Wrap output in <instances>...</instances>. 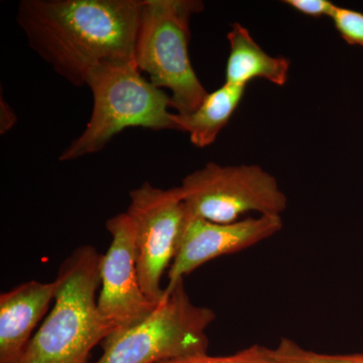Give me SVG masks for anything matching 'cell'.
Instances as JSON below:
<instances>
[{"instance_id":"6da1fadb","label":"cell","mask_w":363,"mask_h":363,"mask_svg":"<svg viewBox=\"0 0 363 363\" xmlns=\"http://www.w3.org/2000/svg\"><path fill=\"white\" fill-rule=\"evenodd\" d=\"M143 0H21L16 21L28 45L72 85L94 67L135 61Z\"/></svg>"},{"instance_id":"7a4b0ae2","label":"cell","mask_w":363,"mask_h":363,"mask_svg":"<svg viewBox=\"0 0 363 363\" xmlns=\"http://www.w3.org/2000/svg\"><path fill=\"white\" fill-rule=\"evenodd\" d=\"M101 257L84 245L62 264L54 308L18 363H87L91 350L108 337L96 300Z\"/></svg>"},{"instance_id":"3957f363","label":"cell","mask_w":363,"mask_h":363,"mask_svg":"<svg viewBox=\"0 0 363 363\" xmlns=\"http://www.w3.org/2000/svg\"><path fill=\"white\" fill-rule=\"evenodd\" d=\"M93 96L89 121L63 152L61 162L96 154L128 128L177 130L171 96L143 77L135 61L99 64L88 74Z\"/></svg>"},{"instance_id":"277c9868","label":"cell","mask_w":363,"mask_h":363,"mask_svg":"<svg viewBox=\"0 0 363 363\" xmlns=\"http://www.w3.org/2000/svg\"><path fill=\"white\" fill-rule=\"evenodd\" d=\"M204 9L199 0H143L135 62L150 83L171 92L181 116L199 107L208 95L189 55L191 20Z\"/></svg>"},{"instance_id":"5b68a950","label":"cell","mask_w":363,"mask_h":363,"mask_svg":"<svg viewBox=\"0 0 363 363\" xmlns=\"http://www.w3.org/2000/svg\"><path fill=\"white\" fill-rule=\"evenodd\" d=\"M213 310L193 304L184 279L142 323L102 342L104 354L97 363H160L164 360L205 354L209 347L207 329Z\"/></svg>"},{"instance_id":"8992f818","label":"cell","mask_w":363,"mask_h":363,"mask_svg":"<svg viewBox=\"0 0 363 363\" xmlns=\"http://www.w3.org/2000/svg\"><path fill=\"white\" fill-rule=\"evenodd\" d=\"M179 188L188 215L215 223H233L248 212L281 215L288 206L276 178L257 164L208 162Z\"/></svg>"},{"instance_id":"52a82bcc","label":"cell","mask_w":363,"mask_h":363,"mask_svg":"<svg viewBox=\"0 0 363 363\" xmlns=\"http://www.w3.org/2000/svg\"><path fill=\"white\" fill-rule=\"evenodd\" d=\"M128 212L135 233L136 255L143 293L155 304L164 298L162 274L178 252L187 210L180 188H156L145 182L131 190Z\"/></svg>"},{"instance_id":"ba28073f","label":"cell","mask_w":363,"mask_h":363,"mask_svg":"<svg viewBox=\"0 0 363 363\" xmlns=\"http://www.w3.org/2000/svg\"><path fill=\"white\" fill-rule=\"evenodd\" d=\"M111 247L101 257L98 312L109 331L117 335L147 319L157 308L143 293L136 255L135 227L128 213L106 222Z\"/></svg>"},{"instance_id":"9c48e42d","label":"cell","mask_w":363,"mask_h":363,"mask_svg":"<svg viewBox=\"0 0 363 363\" xmlns=\"http://www.w3.org/2000/svg\"><path fill=\"white\" fill-rule=\"evenodd\" d=\"M281 228V215H259L233 223H215L187 214L164 292L173 290L179 281L209 260L247 250Z\"/></svg>"},{"instance_id":"30bf717a","label":"cell","mask_w":363,"mask_h":363,"mask_svg":"<svg viewBox=\"0 0 363 363\" xmlns=\"http://www.w3.org/2000/svg\"><path fill=\"white\" fill-rule=\"evenodd\" d=\"M59 286L58 278L50 283L30 281L0 295V363L20 362Z\"/></svg>"},{"instance_id":"8fae6325","label":"cell","mask_w":363,"mask_h":363,"mask_svg":"<svg viewBox=\"0 0 363 363\" xmlns=\"http://www.w3.org/2000/svg\"><path fill=\"white\" fill-rule=\"evenodd\" d=\"M227 40L229 55L224 83L247 88L253 79H264L277 86L286 84L290 73V60L267 54L253 40L250 30L240 23L231 25Z\"/></svg>"},{"instance_id":"7c38bea8","label":"cell","mask_w":363,"mask_h":363,"mask_svg":"<svg viewBox=\"0 0 363 363\" xmlns=\"http://www.w3.org/2000/svg\"><path fill=\"white\" fill-rule=\"evenodd\" d=\"M245 92V87L224 83L218 89L208 93L199 107L191 113L181 116L175 112L177 130L188 133L195 147H209L240 106Z\"/></svg>"},{"instance_id":"4fadbf2b","label":"cell","mask_w":363,"mask_h":363,"mask_svg":"<svg viewBox=\"0 0 363 363\" xmlns=\"http://www.w3.org/2000/svg\"><path fill=\"white\" fill-rule=\"evenodd\" d=\"M300 346L284 339L277 348L252 345L227 357H210L205 354L164 360L160 363H305L301 357Z\"/></svg>"},{"instance_id":"5bb4252c","label":"cell","mask_w":363,"mask_h":363,"mask_svg":"<svg viewBox=\"0 0 363 363\" xmlns=\"http://www.w3.org/2000/svg\"><path fill=\"white\" fill-rule=\"evenodd\" d=\"M341 38L350 45L363 48V13L345 7L336 6L331 16Z\"/></svg>"},{"instance_id":"9a60e30c","label":"cell","mask_w":363,"mask_h":363,"mask_svg":"<svg viewBox=\"0 0 363 363\" xmlns=\"http://www.w3.org/2000/svg\"><path fill=\"white\" fill-rule=\"evenodd\" d=\"M284 2L298 13L312 18H331L337 6L329 0H286Z\"/></svg>"},{"instance_id":"2e32d148","label":"cell","mask_w":363,"mask_h":363,"mask_svg":"<svg viewBox=\"0 0 363 363\" xmlns=\"http://www.w3.org/2000/svg\"><path fill=\"white\" fill-rule=\"evenodd\" d=\"M300 355L305 363H363V353L355 354H322L300 347Z\"/></svg>"},{"instance_id":"e0dca14e","label":"cell","mask_w":363,"mask_h":363,"mask_svg":"<svg viewBox=\"0 0 363 363\" xmlns=\"http://www.w3.org/2000/svg\"><path fill=\"white\" fill-rule=\"evenodd\" d=\"M16 121H18V117L14 113L13 109L1 97V101H0V133L6 135L9 133L16 125Z\"/></svg>"}]
</instances>
